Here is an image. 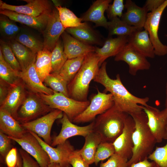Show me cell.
I'll return each instance as SVG.
<instances>
[{"label":"cell","mask_w":167,"mask_h":167,"mask_svg":"<svg viewBox=\"0 0 167 167\" xmlns=\"http://www.w3.org/2000/svg\"><path fill=\"white\" fill-rule=\"evenodd\" d=\"M107 62H104L101 66L93 81L103 85L107 91L111 93L114 99V104L122 111L130 115L143 111L141 106H149L148 97L140 98L130 93L122 84L120 75L116 79L111 78L106 71Z\"/></svg>","instance_id":"obj_1"},{"label":"cell","mask_w":167,"mask_h":167,"mask_svg":"<svg viewBox=\"0 0 167 167\" xmlns=\"http://www.w3.org/2000/svg\"><path fill=\"white\" fill-rule=\"evenodd\" d=\"M130 115L134 121L135 126L132 135V155L128 161L127 167L148 158L157 143L148 125L147 117L144 112L142 111Z\"/></svg>","instance_id":"obj_2"},{"label":"cell","mask_w":167,"mask_h":167,"mask_svg":"<svg viewBox=\"0 0 167 167\" xmlns=\"http://www.w3.org/2000/svg\"><path fill=\"white\" fill-rule=\"evenodd\" d=\"M99 58L95 52L87 54L80 69L68 84L70 97L80 101H87L89 84L97 74Z\"/></svg>","instance_id":"obj_3"},{"label":"cell","mask_w":167,"mask_h":167,"mask_svg":"<svg viewBox=\"0 0 167 167\" xmlns=\"http://www.w3.org/2000/svg\"><path fill=\"white\" fill-rule=\"evenodd\" d=\"M128 114L115 105L98 116L94 121L93 131L101 136L102 141L113 143L122 133Z\"/></svg>","instance_id":"obj_4"},{"label":"cell","mask_w":167,"mask_h":167,"mask_svg":"<svg viewBox=\"0 0 167 167\" xmlns=\"http://www.w3.org/2000/svg\"><path fill=\"white\" fill-rule=\"evenodd\" d=\"M38 94L51 108L59 110L65 113L72 122L75 118L87 108L90 102L88 100L77 101L54 91L53 94L50 95Z\"/></svg>","instance_id":"obj_5"},{"label":"cell","mask_w":167,"mask_h":167,"mask_svg":"<svg viewBox=\"0 0 167 167\" xmlns=\"http://www.w3.org/2000/svg\"><path fill=\"white\" fill-rule=\"evenodd\" d=\"M54 109L47 105L38 94L29 91L18 111L16 120L20 124L28 122L44 116Z\"/></svg>","instance_id":"obj_6"},{"label":"cell","mask_w":167,"mask_h":167,"mask_svg":"<svg viewBox=\"0 0 167 167\" xmlns=\"http://www.w3.org/2000/svg\"><path fill=\"white\" fill-rule=\"evenodd\" d=\"M97 93L92 96L90 104L81 113L75 118L72 122L81 123L89 122L97 115L104 113L114 104L113 97L110 93L100 92L97 88Z\"/></svg>","instance_id":"obj_7"},{"label":"cell","mask_w":167,"mask_h":167,"mask_svg":"<svg viewBox=\"0 0 167 167\" xmlns=\"http://www.w3.org/2000/svg\"><path fill=\"white\" fill-rule=\"evenodd\" d=\"M63 112L58 109H54L45 115L32 121L20 124L26 130L36 134L42 138L48 144L51 145L52 139L51 132L53 125L55 121L61 119Z\"/></svg>","instance_id":"obj_8"},{"label":"cell","mask_w":167,"mask_h":167,"mask_svg":"<svg viewBox=\"0 0 167 167\" xmlns=\"http://www.w3.org/2000/svg\"><path fill=\"white\" fill-rule=\"evenodd\" d=\"M167 6V0L156 10L148 13L143 28L149 34L154 48L155 55L163 56L167 54V46L163 44L159 39L158 31L161 16Z\"/></svg>","instance_id":"obj_9"},{"label":"cell","mask_w":167,"mask_h":167,"mask_svg":"<svg viewBox=\"0 0 167 167\" xmlns=\"http://www.w3.org/2000/svg\"><path fill=\"white\" fill-rule=\"evenodd\" d=\"M146 114L148 124L157 143L167 139V109L160 110L156 108L149 105H141Z\"/></svg>","instance_id":"obj_10"},{"label":"cell","mask_w":167,"mask_h":167,"mask_svg":"<svg viewBox=\"0 0 167 167\" xmlns=\"http://www.w3.org/2000/svg\"><path fill=\"white\" fill-rule=\"evenodd\" d=\"M8 137L33 157L41 167H48L50 163L48 155L37 139L29 131H28L20 139Z\"/></svg>","instance_id":"obj_11"},{"label":"cell","mask_w":167,"mask_h":167,"mask_svg":"<svg viewBox=\"0 0 167 167\" xmlns=\"http://www.w3.org/2000/svg\"><path fill=\"white\" fill-rule=\"evenodd\" d=\"M114 60L123 61L127 63L129 66V73L133 76L136 75L138 71L148 70L151 67V64L146 57L128 43L115 56Z\"/></svg>","instance_id":"obj_12"},{"label":"cell","mask_w":167,"mask_h":167,"mask_svg":"<svg viewBox=\"0 0 167 167\" xmlns=\"http://www.w3.org/2000/svg\"><path fill=\"white\" fill-rule=\"evenodd\" d=\"M60 122L62 125V128L58 135L52 139L51 146L53 147L65 142L72 137L81 136L85 137L93 131L95 123L93 121L87 126H79L73 123L63 113Z\"/></svg>","instance_id":"obj_13"},{"label":"cell","mask_w":167,"mask_h":167,"mask_svg":"<svg viewBox=\"0 0 167 167\" xmlns=\"http://www.w3.org/2000/svg\"><path fill=\"white\" fill-rule=\"evenodd\" d=\"M27 4L15 6L6 3L0 0V9H6L18 13L37 17L49 14L53 8L51 2L47 0H23Z\"/></svg>","instance_id":"obj_14"},{"label":"cell","mask_w":167,"mask_h":167,"mask_svg":"<svg viewBox=\"0 0 167 167\" xmlns=\"http://www.w3.org/2000/svg\"><path fill=\"white\" fill-rule=\"evenodd\" d=\"M65 29L60 20L58 11L54 6L49 14L47 25L42 33L44 49L52 52Z\"/></svg>","instance_id":"obj_15"},{"label":"cell","mask_w":167,"mask_h":167,"mask_svg":"<svg viewBox=\"0 0 167 167\" xmlns=\"http://www.w3.org/2000/svg\"><path fill=\"white\" fill-rule=\"evenodd\" d=\"M27 88L21 79L11 85L7 96L0 105V109L8 112L16 119L18 111L26 97Z\"/></svg>","instance_id":"obj_16"},{"label":"cell","mask_w":167,"mask_h":167,"mask_svg":"<svg viewBox=\"0 0 167 167\" xmlns=\"http://www.w3.org/2000/svg\"><path fill=\"white\" fill-rule=\"evenodd\" d=\"M135 122L132 117L129 115L127 118L122 131L113 143L115 153L128 159L132 155L133 143V133L135 129Z\"/></svg>","instance_id":"obj_17"},{"label":"cell","mask_w":167,"mask_h":167,"mask_svg":"<svg viewBox=\"0 0 167 167\" xmlns=\"http://www.w3.org/2000/svg\"><path fill=\"white\" fill-rule=\"evenodd\" d=\"M29 131L37 139L46 152L49 157L50 163H58L61 167H70L68 158L70 154L75 149L69 140H67L65 142L57 145V147L55 148L45 142L36 134Z\"/></svg>","instance_id":"obj_18"},{"label":"cell","mask_w":167,"mask_h":167,"mask_svg":"<svg viewBox=\"0 0 167 167\" xmlns=\"http://www.w3.org/2000/svg\"><path fill=\"white\" fill-rule=\"evenodd\" d=\"M35 63L25 70L20 71L19 75L29 91L36 94L47 95L53 94L54 91L45 86L39 77L36 69Z\"/></svg>","instance_id":"obj_19"},{"label":"cell","mask_w":167,"mask_h":167,"mask_svg":"<svg viewBox=\"0 0 167 167\" xmlns=\"http://www.w3.org/2000/svg\"><path fill=\"white\" fill-rule=\"evenodd\" d=\"M64 52L68 59L84 56L95 52L96 47L85 44L76 39L65 31L61 36Z\"/></svg>","instance_id":"obj_20"},{"label":"cell","mask_w":167,"mask_h":167,"mask_svg":"<svg viewBox=\"0 0 167 167\" xmlns=\"http://www.w3.org/2000/svg\"><path fill=\"white\" fill-rule=\"evenodd\" d=\"M112 0H97L80 17L82 21L95 23V27H102L107 29L108 21L104 15Z\"/></svg>","instance_id":"obj_21"},{"label":"cell","mask_w":167,"mask_h":167,"mask_svg":"<svg viewBox=\"0 0 167 167\" xmlns=\"http://www.w3.org/2000/svg\"><path fill=\"white\" fill-rule=\"evenodd\" d=\"M65 31L82 43L90 45L103 46L105 40L101 34L92 28L87 23L75 28H68Z\"/></svg>","instance_id":"obj_22"},{"label":"cell","mask_w":167,"mask_h":167,"mask_svg":"<svg viewBox=\"0 0 167 167\" xmlns=\"http://www.w3.org/2000/svg\"><path fill=\"white\" fill-rule=\"evenodd\" d=\"M126 11L121 19L129 25L143 30L147 18L148 11L143 6H137L131 0H126L125 4Z\"/></svg>","instance_id":"obj_23"},{"label":"cell","mask_w":167,"mask_h":167,"mask_svg":"<svg viewBox=\"0 0 167 167\" xmlns=\"http://www.w3.org/2000/svg\"><path fill=\"white\" fill-rule=\"evenodd\" d=\"M0 14L6 16L15 22L25 24L42 33L46 27L49 14H43L35 17L2 9H0Z\"/></svg>","instance_id":"obj_24"},{"label":"cell","mask_w":167,"mask_h":167,"mask_svg":"<svg viewBox=\"0 0 167 167\" xmlns=\"http://www.w3.org/2000/svg\"><path fill=\"white\" fill-rule=\"evenodd\" d=\"M127 43L128 36H118L115 38L108 36L105 39L102 47H96L95 52L99 58V66H101L108 58L115 56Z\"/></svg>","instance_id":"obj_25"},{"label":"cell","mask_w":167,"mask_h":167,"mask_svg":"<svg viewBox=\"0 0 167 167\" xmlns=\"http://www.w3.org/2000/svg\"><path fill=\"white\" fill-rule=\"evenodd\" d=\"M128 43L146 57L154 58V48L149 34L145 30H138L128 36Z\"/></svg>","instance_id":"obj_26"},{"label":"cell","mask_w":167,"mask_h":167,"mask_svg":"<svg viewBox=\"0 0 167 167\" xmlns=\"http://www.w3.org/2000/svg\"><path fill=\"white\" fill-rule=\"evenodd\" d=\"M0 131L16 139L21 138L28 131L9 113L1 109Z\"/></svg>","instance_id":"obj_27"},{"label":"cell","mask_w":167,"mask_h":167,"mask_svg":"<svg viewBox=\"0 0 167 167\" xmlns=\"http://www.w3.org/2000/svg\"><path fill=\"white\" fill-rule=\"evenodd\" d=\"M9 45L18 61L22 71L35 62L36 54L15 40L6 41Z\"/></svg>","instance_id":"obj_28"},{"label":"cell","mask_w":167,"mask_h":167,"mask_svg":"<svg viewBox=\"0 0 167 167\" xmlns=\"http://www.w3.org/2000/svg\"><path fill=\"white\" fill-rule=\"evenodd\" d=\"M85 138L84 144L79 151L84 159L90 165L94 162L95 153L102 139L101 135L93 130Z\"/></svg>","instance_id":"obj_29"},{"label":"cell","mask_w":167,"mask_h":167,"mask_svg":"<svg viewBox=\"0 0 167 167\" xmlns=\"http://www.w3.org/2000/svg\"><path fill=\"white\" fill-rule=\"evenodd\" d=\"M51 54V51L43 49L36 54L35 67L39 77L43 82L45 78L52 72Z\"/></svg>","instance_id":"obj_30"},{"label":"cell","mask_w":167,"mask_h":167,"mask_svg":"<svg viewBox=\"0 0 167 167\" xmlns=\"http://www.w3.org/2000/svg\"><path fill=\"white\" fill-rule=\"evenodd\" d=\"M107 29L108 31L109 37L113 35L128 36L135 32L140 30L135 27L129 25L118 17L108 21Z\"/></svg>","instance_id":"obj_31"},{"label":"cell","mask_w":167,"mask_h":167,"mask_svg":"<svg viewBox=\"0 0 167 167\" xmlns=\"http://www.w3.org/2000/svg\"><path fill=\"white\" fill-rule=\"evenodd\" d=\"M0 33L1 36L6 41L15 38L22 28L16 22L4 15L0 14Z\"/></svg>","instance_id":"obj_32"},{"label":"cell","mask_w":167,"mask_h":167,"mask_svg":"<svg viewBox=\"0 0 167 167\" xmlns=\"http://www.w3.org/2000/svg\"><path fill=\"white\" fill-rule=\"evenodd\" d=\"M15 40L37 54L44 49L43 41L31 32L22 28Z\"/></svg>","instance_id":"obj_33"},{"label":"cell","mask_w":167,"mask_h":167,"mask_svg":"<svg viewBox=\"0 0 167 167\" xmlns=\"http://www.w3.org/2000/svg\"><path fill=\"white\" fill-rule=\"evenodd\" d=\"M85 56L68 59L62 67L59 74L68 84L73 79L80 69Z\"/></svg>","instance_id":"obj_34"},{"label":"cell","mask_w":167,"mask_h":167,"mask_svg":"<svg viewBox=\"0 0 167 167\" xmlns=\"http://www.w3.org/2000/svg\"><path fill=\"white\" fill-rule=\"evenodd\" d=\"M54 6L58 11L60 20L65 29L78 27L83 24L81 19L69 9L61 5Z\"/></svg>","instance_id":"obj_35"},{"label":"cell","mask_w":167,"mask_h":167,"mask_svg":"<svg viewBox=\"0 0 167 167\" xmlns=\"http://www.w3.org/2000/svg\"><path fill=\"white\" fill-rule=\"evenodd\" d=\"M68 59L64 52L62 40L60 39L51 52V73H59L62 67Z\"/></svg>","instance_id":"obj_36"},{"label":"cell","mask_w":167,"mask_h":167,"mask_svg":"<svg viewBox=\"0 0 167 167\" xmlns=\"http://www.w3.org/2000/svg\"><path fill=\"white\" fill-rule=\"evenodd\" d=\"M44 82L54 91L70 97L67 87L68 83L59 73H50L45 78Z\"/></svg>","instance_id":"obj_37"},{"label":"cell","mask_w":167,"mask_h":167,"mask_svg":"<svg viewBox=\"0 0 167 167\" xmlns=\"http://www.w3.org/2000/svg\"><path fill=\"white\" fill-rule=\"evenodd\" d=\"M19 72L13 69L6 62L0 49V79L10 85H13L20 79Z\"/></svg>","instance_id":"obj_38"},{"label":"cell","mask_w":167,"mask_h":167,"mask_svg":"<svg viewBox=\"0 0 167 167\" xmlns=\"http://www.w3.org/2000/svg\"><path fill=\"white\" fill-rule=\"evenodd\" d=\"M0 49L6 62L15 70L21 71L20 65L10 45L1 39L0 40Z\"/></svg>","instance_id":"obj_39"},{"label":"cell","mask_w":167,"mask_h":167,"mask_svg":"<svg viewBox=\"0 0 167 167\" xmlns=\"http://www.w3.org/2000/svg\"><path fill=\"white\" fill-rule=\"evenodd\" d=\"M115 153L112 143L101 141L98 145L95 156L94 163L97 165L99 162L110 157Z\"/></svg>","instance_id":"obj_40"},{"label":"cell","mask_w":167,"mask_h":167,"mask_svg":"<svg viewBox=\"0 0 167 167\" xmlns=\"http://www.w3.org/2000/svg\"><path fill=\"white\" fill-rule=\"evenodd\" d=\"M148 158L154 162L157 167H167V141L163 146H156Z\"/></svg>","instance_id":"obj_41"},{"label":"cell","mask_w":167,"mask_h":167,"mask_svg":"<svg viewBox=\"0 0 167 167\" xmlns=\"http://www.w3.org/2000/svg\"><path fill=\"white\" fill-rule=\"evenodd\" d=\"M125 8L123 0H114L112 4H110L106 10L108 18L111 20L119 17L121 18Z\"/></svg>","instance_id":"obj_42"},{"label":"cell","mask_w":167,"mask_h":167,"mask_svg":"<svg viewBox=\"0 0 167 167\" xmlns=\"http://www.w3.org/2000/svg\"><path fill=\"white\" fill-rule=\"evenodd\" d=\"M128 160L117 153H114L105 162H102L99 167H127Z\"/></svg>","instance_id":"obj_43"},{"label":"cell","mask_w":167,"mask_h":167,"mask_svg":"<svg viewBox=\"0 0 167 167\" xmlns=\"http://www.w3.org/2000/svg\"><path fill=\"white\" fill-rule=\"evenodd\" d=\"M8 136L0 131V154L2 159L5 161L6 156L11 148V140Z\"/></svg>","instance_id":"obj_44"},{"label":"cell","mask_w":167,"mask_h":167,"mask_svg":"<svg viewBox=\"0 0 167 167\" xmlns=\"http://www.w3.org/2000/svg\"><path fill=\"white\" fill-rule=\"evenodd\" d=\"M68 161L72 167H90V165L80 154L79 150H75L71 152L68 158Z\"/></svg>","instance_id":"obj_45"},{"label":"cell","mask_w":167,"mask_h":167,"mask_svg":"<svg viewBox=\"0 0 167 167\" xmlns=\"http://www.w3.org/2000/svg\"><path fill=\"white\" fill-rule=\"evenodd\" d=\"M19 153L22 159L23 167H41L33 157L22 148L19 149Z\"/></svg>","instance_id":"obj_46"},{"label":"cell","mask_w":167,"mask_h":167,"mask_svg":"<svg viewBox=\"0 0 167 167\" xmlns=\"http://www.w3.org/2000/svg\"><path fill=\"white\" fill-rule=\"evenodd\" d=\"M18 152L17 149L12 148L6 155L5 162L7 167H15L18 159Z\"/></svg>","instance_id":"obj_47"},{"label":"cell","mask_w":167,"mask_h":167,"mask_svg":"<svg viewBox=\"0 0 167 167\" xmlns=\"http://www.w3.org/2000/svg\"><path fill=\"white\" fill-rule=\"evenodd\" d=\"M11 85L0 79V105L4 101L9 92Z\"/></svg>","instance_id":"obj_48"},{"label":"cell","mask_w":167,"mask_h":167,"mask_svg":"<svg viewBox=\"0 0 167 167\" xmlns=\"http://www.w3.org/2000/svg\"><path fill=\"white\" fill-rule=\"evenodd\" d=\"M165 0H147L143 6L148 12H152L159 7Z\"/></svg>","instance_id":"obj_49"},{"label":"cell","mask_w":167,"mask_h":167,"mask_svg":"<svg viewBox=\"0 0 167 167\" xmlns=\"http://www.w3.org/2000/svg\"><path fill=\"white\" fill-rule=\"evenodd\" d=\"M148 158L143 160L131 164L129 167H157L153 161H150Z\"/></svg>","instance_id":"obj_50"},{"label":"cell","mask_w":167,"mask_h":167,"mask_svg":"<svg viewBox=\"0 0 167 167\" xmlns=\"http://www.w3.org/2000/svg\"><path fill=\"white\" fill-rule=\"evenodd\" d=\"M15 167H23L22 161L19 153L18 152L17 161Z\"/></svg>","instance_id":"obj_51"},{"label":"cell","mask_w":167,"mask_h":167,"mask_svg":"<svg viewBox=\"0 0 167 167\" xmlns=\"http://www.w3.org/2000/svg\"><path fill=\"white\" fill-rule=\"evenodd\" d=\"M48 167H61L59 164L55 163H50Z\"/></svg>","instance_id":"obj_52"},{"label":"cell","mask_w":167,"mask_h":167,"mask_svg":"<svg viewBox=\"0 0 167 167\" xmlns=\"http://www.w3.org/2000/svg\"><path fill=\"white\" fill-rule=\"evenodd\" d=\"M165 108L167 109V82L165 85Z\"/></svg>","instance_id":"obj_53"},{"label":"cell","mask_w":167,"mask_h":167,"mask_svg":"<svg viewBox=\"0 0 167 167\" xmlns=\"http://www.w3.org/2000/svg\"><path fill=\"white\" fill-rule=\"evenodd\" d=\"M166 36H167V35H166Z\"/></svg>","instance_id":"obj_54"}]
</instances>
